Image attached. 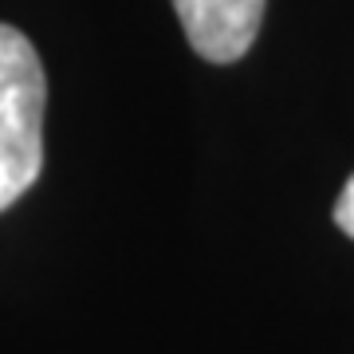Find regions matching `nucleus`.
<instances>
[{"label":"nucleus","instance_id":"1","mask_svg":"<svg viewBox=\"0 0 354 354\" xmlns=\"http://www.w3.org/2000/svg\"><path fill=\"white\" fill-rule=\"evenodd\" d=\"M48 75L32 39L0 24V213L12 209L44 169Z\"/></svg>","mask_w":354,"mask_h":354},{"label":"nucleus","instance_id":"2","mask_svg":"<svg viewBox=\"0 0 354 354\" xmlns=\"http://www.w3.org/2000/svg\"><path fill=\"white\" fill-rule=\"evenodd\" d=\"M268 0H174L177 24L205 64H236L260 36Z\"/></svg>","mask_w":354,"mask_h":354},{"label":"nucleus","instance_id":"3","mask_svg":"<svg viewBox=\"0 0 354 354\" xmlns=\"http://www.w3.org/2000/svg\"><path fill=\"white\" fill-rule=\"evenodd\" d=\"M335 225H339L342 232L354 241V174H351V181L342 185L339 201H335Z\"/></svg>","mask_w":354,"mask_h":354}]
</instances>
